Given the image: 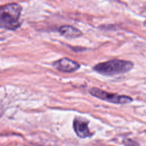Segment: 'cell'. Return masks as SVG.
Returning <instances> with one entry per match:
<instances>
[{
    "label": "cell",
    "instance_id": "cell-1",
    "mask_svg": "<svg viewBox=\"0 0 146 146\" xmlns=\"http://www.w3.org/2000/svg\"><path fill=\"white\" fill-rule=\"evenodd\" d=\"M22 9L17 3H10L1 6L0 9V25L1 28L14 30L20 25L19 18Z\"/></svg>",
    "mask_w": 146,
    "mask_h": 146
},
{
    "label": "cell",
    "instance_id": "cell-2",
    "mask_svg": "<svg viewBox=\"0 0 146 146\" xmlns=\"http://www.w3.org/2000/svg\"><path fill=\"white\" fill-rule=\"evenodd\" d=\"M133 67V63L130 61L121 59H111L98 63L94 67V70L98 73L113 76L129 71Z\"/></svg>",
    "mask_w": 146,
    "mask_h": 146
},
{
    "label": "cell",
    "instance_id": "cell-3",
    "mask_svg": "<svg viewBox=\"0 0 146 146\" xmlns=\"http://www.w3.org/2000/svg\"><path fill=\"white\" fill-rule=\"evenodd\" d=\"M89 92L93 96H95L99 99L115 104H128L132 102L133 100L132 98L128 96L109 93L102 89L96 87L90 88Z\"/></svg>",
    "mask_w": 146,
    "mask_h": 146
},
{
    "label": "cell",
    "instance_id": "cell-4",
    "mask_svg": "<svg viewBox=\"0 0 146 146\" xmlns=\"http://www.w3.org/2000/svg\"><path fill=\"white\" fill-rule=\"evenodd\" d=\"M53 67L57 70L62 72H72L80 68V64L68 58H62L52 64Z\"/></svg>",
    "mask_w": 146,
    "mask_h": 146
},
{
    "label": "cell",
    "instance_id": "cell-5",
    "mask_svg": "<svg viewBox=\"0 0 146 146\" xmlns=\"http://www.w3.org/2000/svg\"><path fill=\"white\" fill-rule=\"evenodd\" d=\"M73 127L76 135L81 138H85L91 136V133L88 127V123L82 119H75L73 122Z\"/></svg>",
    "mask_w": 146,
    "mask_h": 146
},
{
    "label": "cell",
    "instance_id": "cell-6",
    "mask_svg": "<svg viewBox=\"0 0 146 146\" xmlns=\"http://www.w3.org/2000/svg\"><path fill=\"white\" fill-rule=\"evenodd\" d=\"M59 33L67 39H73L79 37L82 33L77 28L70 25H63L58 30Z\"/></svg>",
    "mask_w": 146,
    "mask_h": 146
},
{
    "label": "cell",
    "instance_id": "cell-7",
    "mask_svg": "<svg viewBox=\"0 0 146 146\" xmlns=\"http://www.w3.org/2000/svg\"><path fill=\"white\" fill-rule=\"evenodd\" d=\"M123 143L125 146H140L139 143L131 139H125Z\"/></svg>",
    "mask_w": 146,
    "mask_h": 146
}]
</instances>
